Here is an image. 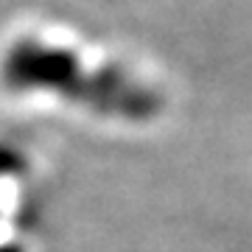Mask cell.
<instances>
[{"label": "cell", "mask_w": 252, "mask_h": 252, "mask_svg": "<svg viewBox=\"0 0 252 252\" xmlns=\"http://www.w3.org/2000/svg\"><path fill=\"white\" fill-rule=\"evenodd\" d=\"M3 81L17 93H51L56 98L132 124L152 121L162 95L152 81L115 62H87L76 48L23 36L3 59Z\"/></svg>", "instance_id": "6da1fadb"}]
</instances>
